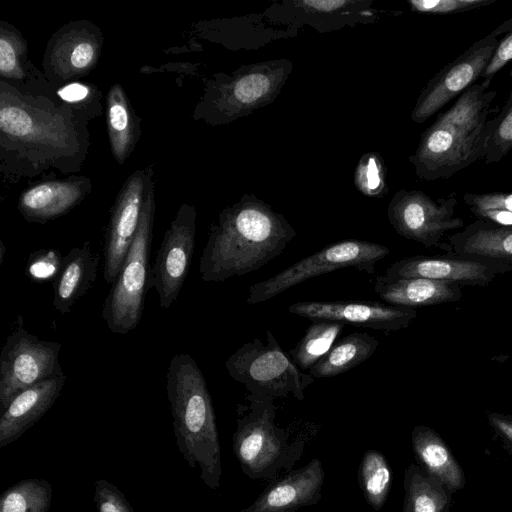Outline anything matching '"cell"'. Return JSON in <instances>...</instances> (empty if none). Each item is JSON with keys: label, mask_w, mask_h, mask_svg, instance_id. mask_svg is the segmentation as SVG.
I'll return each mask as SVG.
<instances>
[{"label": "cell", "mask_w": 512, "mask_h": 512, "mask_svg": "<svg viewBox=\"0 0 512 512\" xmlns=\"http://www.w3.org/2000/svg\"><path fill=\"white\" fill-rule=\"evenodd\" d=\"M107 125L113 155L119 163H123L134 147L136 124L119 84L113 85L107 95Z\"/></svg>", "instance_id": "26"}, {"label": "cell", "mask_w": 512, "mask_h": 512, "mask_svg": "<svg viewBox=\"0 0 512 512\" xmlns=\"http://www.w3.org/2000/svg\"><path fill=\"white\" fill-rule=\"evenodd\" d=\"M292 68L289 59L281 58L242 65L230 75H217L208 87L210 119L218 124L229 123L271 104Z\"/></svg>", "instance_id": "6"}, {"label": "cell", "mask_w": 512, "mask_h": 512, "mask_svg": "<svg viewBox=\"0 0 512 512\" xmlns=\"http://www.w3.org/2000/svg\"><path fill=\"white\" fill-rule=\"evenodd\" d=\"M374 291L389 305L413 309L457 302L462 298L459 284L426 278H404L386 282L379 275L375 278Z\"/></svg>", "instance_id": "19"}, {"label": "cell", "mask_w": 512, "mask_h": 512, "mask_svg": "<svg viewBox=\"0 0 512 512\" xmlns=\"http://www.w3.org/2000/svg\"><path fill=\"white\" fill-rule=\"evenodd\" d=\"M512 31V18L506 20L502 24H500L493 32L499 36L501 34H507L508 32Z\"/></svg>", "instance_id": "42"}, {"label": "cell", "mask_w": 512, "mask_h": 512, "mask_svg": "<svg viewBox=\"0 0 512 512\" xmlns=\"http://www.w3.org/2000/svg\"><path fill=\"white\" fill-rule=\"evenodd\" d=\"M196 212L184 204L166 230L150 270L149 288H155L160 308L177 300L187 277L195 247Z\"/></svg>", "instance_id": "12"}, {"label": "cell", "mask_w": 512, "mask_h": 512, "mask_svg": "<svg viewBox=\"0 0 512 512\" xmlns=\"http://www.w3.org/2000/svg\"><path fill=\"white\" fill-rule=\"evenodd\" d=\"M497 0H409L410 9L415 12L435 15H453L477 10Z\"/></svg>", "instance_id": "34"}, {"label": "cell", "mask_w": 512, "mask_h": 512, "mask_svg": "<svg viewBox=\"0 0 512 512\" xmlns=\"http://www.w3.org/2000/svg\"><path fill=\"white\" fill-rule=\"evenodd\" d=\"M24 51L23 42L14 33L2 28L0 36V73L2 77L17 80L23 78Z\"/></svg>", "instance_id": "33"}, {"label": "cell", "mask_w": 512, "mask_h": 512, "mask_svg": "<svg viewBox=\"0 0 512 512\" xmlns=\"http://www.w3.org/2000/svg\"><path fill=\"white\" fill-rule=\"evenodd\" d=\"M296 236L286 218L253 194L220 213L199 261L205 282H223L256 271L280 255Z\"/></svg>", "instance_id": "1"}, {"label": "cell", "mask_w": 512, "mask_h": 512, "mask_svg": "<svg viewBox=\"0 0 512 512\" xmlns=\"http://www.w3.org/2000/svg\"><path fill=\"white\" fill-rule=\"evenodd\" d=\"M390 250L379 243L348 239L332 243L274 276L249 287L248 304H258L299 285L306 280L340 269H355L374 274L375 265Z\"/></svg>", "instance_id": "8"}, {"label": "cell", "mask_w": 512, "mask_h": 512, "mask_svg": "<svg viewBox=\"0 0 512 512\" xmlns=\"http://www.w3.org/2000/svg\"><path fill=\"white\" fill-rule=\"evenodd\" d=\"M100 256L89 241L72 248L63 257L58 276L52 282L53 307L60 314L71 311L78 300L93 286L97 278Z\"/></svg>", "instance_id": "18"}, {"label": "cell", "mask_w": 512, "mask_h": 512, "mask_svg": "<svg viewBox=\"0 0 512 512\" xmlns=\"http://www.w3.org/2000/svg\"><path fill=\"white\" fill-rule=\"evenodd\" d=\"M512 60V31L505 34V37L498 41L494 53L487 64L482 80L490 81L509 61Z\"/></svg>", "instance_id": "38"}, {"label": "cell", "mask_w": 512, "mask_h": 512, "mask_svg": "<svg viewBox=\"0 0 512 512\" xmlns=\"http://www.w3.org/2000/svg\"><path fill=\"white\" fill-rule=\"evenodd\" d=\"M463 201L469 209H502L512 212V193H465Z\"/></svg>", "instance_id": "37"}, {"label": "cell", "mask_w": 512, "mask_h": 512, "mask_svg": "<svg viewBox=\"0 0 512 512\" xmlns=\"http://www.w3.org/2000/svg\"><path fill=\"white\" fill-rule=\"evenodd\" d=\"M52 502V486L45 479H24L5 489L0 495V512H48Z\"/></svg>", "instance_id": "29"}, {"label": "cell", "mask_w": 512, "mask_h": 512, "mask_svg": "<svg viewBox=\"0 0 512 512\" xmlns=\"http://www.w3.org/2000/svg\"><path fill=\"white\" fill-rule=\"evenodd\" d=\"M354 0H300L294 1L297 7L313 13H333L350 5H355Z\"/></svg>", "instance_id": "39"}, {"label": "cell", "mask_w": 512, "mask_h": 512, "mask_svg": "<svg viewBox=\"0 0 512 512\" xmlns=\"http://www.w3.org/2000/svg\"><path fill=\"white\" fill-rule=\"evenodd\" d=\"M294 315L377 330L397 331L409 326L416 309L368 301H301L288 307Z\"/></svg>", "instance_id": "14"}, {"label": "cell", "mask_w": 512, "mask_h": 512, "mask_svg": "<svg viewBox=\"0 0 512 512\" xmlns=\"http://www.w3.org/2000/svg\"><path fill=\"white\" fill-rule=\"evenodd\" d=\"M487 419L495 433L503 440L512 452V415L499 412H488Z\"/></svg>", "instance_id": "40"}, {"label": "cell", "mask_w": 512, "mask_h": 512, "mask_svg": "<svg viewBox=\"0 0 512 512\" xmlns=\"http://www.w3.org/2000/svg\"><path fill=\"white\" fill-rule=\"evenodd\" d=\"M66 375L39 382L14 397L0 418V447L19 439L55 403L59 397Z\"/></svg>", "instance_id": "17"}, {"label": "cell", "mask_w": 512, "mask_h": 512, "mask_svg": "<svg viewBox=\"0 0 512 512\" xmlns=\"http://www.w3.org/2000/svg\"><path fill=\"white\" fill-rule=\"evenodd\" d=\"M457 194L433 199L420 190L397 191L391 198L387 216L397 234L424 245L441 247L442 237L449 231L460 229L464 221L455 216Z\"/></svg>", "instance_id": "10"}, {"label": "cell", "mask_w": 512, "mask_h": 512, "mask_svg": "<svg viewBox=\"0 0 512 512\" xmlns=\"http://www.w3.org/2000/svg\"><path fill=\"white\" fill-rule=\"evenodd\" d=\"M247 404L238 405L233 434V452L242 472L252 480H274L281 471L290 472L301 458L306 438L279 427L271 397L248 393Z\"/></svg>", "instance_id": "4"}, {"label": "cell", "mask_w": 512, "mask_h": 512, "mask_svg": "<svg viewBox=\"0 0 512 512\" xmlns=\"http://www.w3.org/2000/svg\"><path fill=\"white\" fill-rule=\"evenodd\" d=\"M63 257L57 249H40L30 253L27 262V273L32 280L52 282L58 276Z\"/></svg>", "instance_id": "35"}, {"label": "cell", "mask_w": 512, "mask_h": 512, "mask_svg": "<svg viewBox=\"0 0 512 512\" xmlns=\"http://www.w3.org/2000/svg\"><path fill=\"white\" fill-rule=\"evenodd\" d=\"M154 212V195L150 184L145 192L136 235L102 307V319L109 330L116 334L131 332L142 317L145 296L150 289L149 255Z\"/></svg>", "instance_id": "5"}, {"label": "cell", "mask_w": 512, "mask_h": 512, "mask_svg": "<svg viewBox=\"0 0 512 512\" xmlns=\"http://www.w3.org/2000/svg\"><path fill=\"white\" fill-rule=\"evenodd\" d=\"M509 75H510V76H512V69H511V71H510Z\"/></svg>", "instance_id": "44"}, {"label": "cell", "mask_w": 512, "mask_h": 512, "mask_svg": "<svg viewBox=\"0 0 512 512\" xmlns=\"http://www.w3.org/2000/svg\"><path fill=\"white\" fill-rule=\"evenodd\" d=\"M166 392L178 451L210 489L220 487L221 450L215 413L204 375L186 353L172 357Z\"/></svg>", "instance_id": "3"}, {"label": "cell", "mask_w": 512, "mask_h": 512, "mask_svg": "<svg viewBox=\"0 0 512 512\" xmlns=\"http://www.w3.org/2000/svg\"><path fill=\"white\" fill-rule=\"evenodd\" d=\"M60 349V343L39 339L24 329L22 323L12 331L0 354L2 412L21 391L64 375L59 363Z\"/></svg>", "instance_id": "9"}, {"label": "cell", "mask_w": 512, "mask_h": 512, "mask_svg": "<svg viewBox=\"0 0 512 512\" xmlns=\"http://www.w3.org/2000/svg\"><path fill=\"white\" fill-rule=\"evenodd\" d=\"M145 176L134 173L124 184L111 211L103 247V277L113 285L136 235L145 199Z\"/></svg>", "instance_id": "15"}, {"label": "cell", "mask_w": 512, "mask_h": 512, "mask_svg": "<svg viewBox=\"0 0 512 512\" xmlns=\"http://www.w3.org/2000/svg\"><path fill=\"white\" fill-rule=\"evenodd\" d=\"M55 48L53 61L66 76L88 71L96 63L99 50L94 38L80 33L63 36Z\"/></svg>", "instance_id": "30"}, {"label": "cell", "mask_w": 512, "mask_h": 512, "mask_svg": "<svg viewBox=\"0 0 512 512\" xmlns=\"http://www.w3.org/2000/svg\"><path fill=\"white\" fill-rule=\"evenodd\" d=\"M490 83L482 80L469 87L422 133L409 157L418 178H449L484 158L489 116L499 110L491 107L497 93Z\"/></svg>", "instance_id": "2"}, {"label": "cell", "mask_w": 512, "mask_h": 512, "mask_svg": "<svg viewBox=\"0 0 512 512\" xmlns=\"http://www.w3.org/2000/svg\"><path fill=\"white\" fill-rule=\"evenodd\" d=\"M418 466L451 493L463 488L465 476L443 439L430 427L417 425L411 434Z\"/></svg>", "instance_id": "21"}, {"label": "cell", "mask_w": 512, "mask_h": 512, "mask_svg": "<svg viewBox=\"0 0 512 512\" xmlns=\"http://www.w3.org/2000/svg\"><path fill=\"white\" fill-rule=\"evenodd\" d=\"M387 171L380 155L374 152H368L361 156L355 172V187L363 195L373 198H379L386 194Z\"/></svg>", "instance_id": "32"}, {"label": "cell", "mask_w": 512, "mask_h": 512, "mask_svg": "<svg viewBox=\"0 0 512 512\" xmlns=\"http://www.w3.org/2000/svg\"><path fill=\"white\" fill-rule=\"evenodd\" d=\"M343 327L341 322L313 320L289 356L300 369L309 370L332 348Z\"/></svg>", "instance_id": "27"}, {"label": "cell", "mask_w": 512, "mask_h": 512, "mask_svg": "<svg viewBox=\"0 0 512 512\" xmlns=\"http://www.w3.org/2000/svg\"><path fill=\"white\" fill-rule=\"evenodd\" d=\"M379 340L367 332H353L340 339L313 367L309 374L315 379L343 374L369 359Z\"/></svg>", "instance_id": "23"}, {"label": "cell", "mask_w": 512, "mask_h": 512, "mask_svg": "<svg viewBox=\"0 0 512 512\" xmlns=\"http://www.w3.org/2000/svg\"><path fill=\"white\" fill-rule=\"evenodd\" d=\"M85 194L80 181H49L25 190L18 208L29 222L46 223L77 205Z\"/></svg>", "instance_id": "22"}, {"label": "cell", "mask_w": 512, "mask_h": 512, "mask_svg": "<svg viewBox=\"0 0 512 512\" xmlns=\"http://www.w3.org/2000/svg\"><path fill=\"white\" fill-rule=\"evenodd\" d=\"M497 43L498 36L492 31L436 73L420 92L411 112L412 121L424 123L449 101L476 84Z\"/></svg>", "instance_id": "11"}, {"label": "cell", "mask_w": 512, "mask_h": 512, "mask_svg": "<svg viewBox=\"0 0 512 512\" xmlns=\"http://www.w3.org/2000/svg\"><path fill=\"white\" fill-rule=\"evenodd\" d=\"M448 240L455 254L512 265V227L477 219Z\"/></svg>", "instance_id": "20"}, {"label": "cell", "mask_w": 512, "mask_h": 512, "mask_svg": "<svg viewBox=\"0 0 512 512\" xmlns=\"http://www.w3.org/2000/svg\"><path fill=\"white\" fill-rule=\"evenodd\" d=\"M325 472L318 458L272 482L249 506L240 512H298L315 505L322 497Z\"/></svg>", "instance_id": "16"}, {"label": "cell", "mask_w": 512, "mask_h": 512, "mask_svg": "<svg viewBox=\"0 0 512 512\" xmlns=\"http://www.w3.org/2000/svg\"><path fill=\"white\" fill-rule=\"evenodd\" d=\"M512 150V90L501 110L488 121L484 162H500Z\"/></svg>", "instance_id": "31"}, {"label": "cell", "mask_w": 512, "mask_h": 512, "mask_svg": "<svg viewBox=\"0 0 512 512\" xmlns=\"http://www.w3.org/2000/svg\"><path fill=\"white\" fill-rule=\"evenodd\" d=\"M90 95L88 86L82 83H70L58 91V96L68 103H79Z\"/></svg>", "instance_id": "41"}, {"label": "cell", "mask_w": 512, "mask_h": 512, "mask_svg": "<svg viewBox=\"0 0 512 512\" xmlns=\"http://www.w3.org/2000/svg\"><path fill=\"white\" fill-rule=\"evenodd\" d=\"M266 337V344L254 339L236 350L225 362L228 374L251 394L303 400L315 378L301 372L269 330Z\"/></svg>", "instance_id": "7"}, {"label": "cell", "mask_w": 512, "mask_h": 512, "mask_svg": "<svg viewBox=\"0 0 512 512\" xmlns=\"http://www.w3.org/2000/svg\"><path fill=\"white\" fill-rule=\"evenodd\" d=\"M512 272V265L466 257L449 251L446 255L406 257L392 263L382 279L392 282L404 278L448 281L460 286H487L498 275Z\"/></svg>", "instance_id": "13"}, {"label": "cell", "mask_w": 512, "mask_h": 512, "mask_svg": "<svg viewBox=\"0 0 512 512\" xmlns=\"http://www.w3.org/2000/svg\"><path fill=\"white\" fill-rule=\"evenodd\" d=\"M358 482L366 502L379 511L391 489L392 471L385 456L378 450H367L360 461Z\"/></svg>", "instance_id": "28"}, {"label": "cell", "mask_w": 512, "mask_h": 512, "mask_svg": "<svg viewBox=\"0 0 512 512\" xmlns=\"http://www.w3.org/2000/svg\"><path fill=\"white\" fill-rule=\"evenodd\" d=\"M6 251H7V248H6L5 244L3 243V241L1 240L0 241V265L2 264V262L4 260Z\"/></svg>", "instance_id": "43"}, {"label": "cell", "mask_w": 512, "mask_h": 512, "mask_svg": "<svg viewBox=\"0 0 512 512\" xmlns=\"http://www.w3.org/2000/svg\"><path fill=\"white\" fill-rule=\"evenodd\" d=\"M93 498L98 512H134L125 495L106 479L95 481Z\"/></svg>", "instance_id": "36"}, {"label": "cell", "mask_w": 512, "mask_h": 512, "mask_svg": "<svg viewBox=\"0 0 512 512\" xmlns=\"http://www.w3.org/2000/svg\"><path fill=\"white\" fill-rule=\"evenodd\" d=\"M38 127L29 110L19 103H13L3 94L1 97L0 128L2 134L15 140L24 142L42 143L53 148H63L66 142V134L63 131Z\"/></svg>", "instance_id": "24"}, {"label": "cell", "mask_w": 512, "mask_h": 512, "mask_svg": "<svg viewBox=\"0 0 512 512\" xmlns=\"http://www.w3.org/2000/svg\"><path fill=\"white\" fill-rule=\"evenodd\" d=\"M404 501L402 512H448L451 492L440 482L425 474L415 464L404 472Z\"/></svg>", "instance_id": "25"}]
</instances>
